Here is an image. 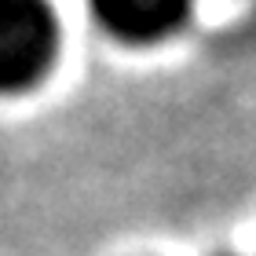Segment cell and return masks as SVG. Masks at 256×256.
I'll return each mask as SVG.
<instances>
[{
  "mask_svg": "<svg viewBox=\"0 0 256 256\" xmlns=\"http://www.w3.org/2000/svg\"><path fill=\"white\" fill-rule=\"evenodd\" d=\"M62 26L52 0H0V96L37 88L59 62Z\"/></svg>",
  "mask_w": 256,
  "mask_h": 256,
  "instance_id": "cell-1",
  "label": "cell"
},
{
  "mask_svg": "<svg viewBox=\"0 0 256 256\" xmlns=\"http://www.w3.org/2000/svg\"><path fill=\"white\" fill-rule=\"evenodd\" d=\"M99 30L124 48H154L190 22L198 0H88Z\"/></svg>",
  "mask_w": 256,
  "mask_h": 256,
  "instance_id": "cell-2",
  "label": "cell"
}]
</instances>
